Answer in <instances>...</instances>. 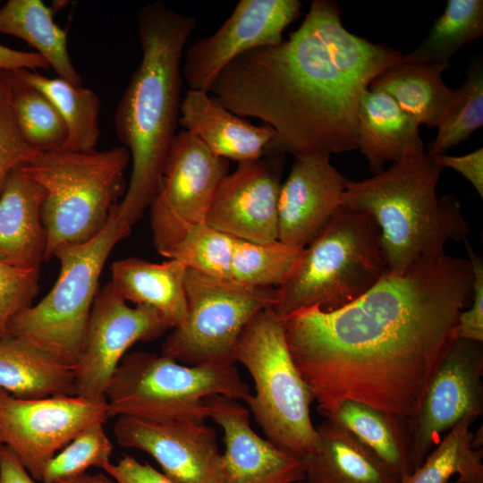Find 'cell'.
Listing matches in <instances>:
<instances>
[{"mask_svg":"<svg viewBox=\"0 0 483 483\" xmlns=\"http://www.w3.org/2000/svg\"><path fill=\"white\" fill-rule=\"evenodd\" d=\"M235 238L206 222L192 227L168 258L182 263L187 269L204 275L232 280V260Z\"/></svg>","mask_w":483,"mask_h":483,"instance_id":"obj_35","label":"cell"},{"mask_svg":"<svg viewBox=\"0 0 483 483\" xmlns=\"http://www.w3.org/2000/svg\"><path fill=\"white\" fill-rule=\"evenodd\" d=\"M345 428L400 479L412 471L408 421L354 401L343 402L323 417Z\"/></svg>","mask_w":483,"mask_h":483,"instance_id":"obj_27","label":"cell"},{"mask_svg":"<svg viewBox=\"0 0 483 483\" xmlns=\"http://www.w3.org/2000/svg\"><path fill=\"white\" fill-rule=\"evenodd\" d=\"M468 258L444 256L404 273L387 270L352 303L299 309L282 319L285 340L318 413L354 401L408 423L473 298Z\"/></svg>","mask_w":483,"mask_h":483,"instance_id":"obj_1","label":"cell"},{"mask_svg":"<svg viewBox=\"0 0 483 483\" xmlns=\"http://www.w3.org/2000/svg\"><path fill=\"white\" fill-rule=\"evenodd\" d=\"M172 329L156 309L131 307L110 283L98 289L92 305L80 354L74 365L75 394L106 398L107 386L131 346L148 342Z\"/></svg>","mask_w":483,"mask_h":483,"instance_id":"obj_13","label":"cell"},{"mask_svg":"<svg viewBox=\"0 0 483 483\" xmlns=\"http://www.w3.org/2000/svg\"><path fill=\"white\" fill-rule=\"evenodd\" d=\"M179 125L216 157L238 163L264 157L275 134L269 125H255L229 111L216 97L191 89L182 99Z\"/></svg>","mask_w":483,"mask_h":483,"instance_id":"obj_20","label":"cell"},{"mask_svg":"<svg viewBox=\"0 0 483 483\" xmlns=\"http://www.w3.org/2000/svg\"><path fill=\"white\" fill-rule=\"evenodd\" d=\"M228 174V160L214 155L188 131L177 133L149 206L153 243L159 254L168 258L192 227L206 222L215 192Z\"/></svg>","mask_w":483,"mask_h":483,"instance_id":"obj_11","label":"cell"},{"mask_svg":"<svg viewBox=\"0 0 483 483\" xmlns=\"http://www.w3.org/2000/svg\"><path fill=\"white\" fill-rule=\"evenodd\" d=\"M456 99L437 125L428 154H445L483 125V66L481 60L468 70L464 83L455 89Z\"/></svg>","mask_w":483,"mask_h":483,"instance_id":"obj_34","label":"cell"},{"mask_svg":"<svg viewBox=\"0 0 483 483\" xmlns=\"http://www.w3.org/2000/svg\"><path fill=\"white\" fill-rule=\"evenodd\" d=\"M298 0H240L210 36L186 51L182 74L191 89L209 93L232 61L256 48L281 42L284 29L297 19Z\"/></svg>","mask_w":483,"mask_h":483,"instance_id":"obj_15","label":"cell"},{"mask_svg":"<svg viewBox=\"0 0 483 483\" xmlns=\"http://www.w3.org/2000/svg\"><path fill=\"white\" fill-rule=\"evenodd\" d=\"M39 270H21L0 263V339L13 318L32 305L39 290Z\"/></svg>","mask_w":483,"mask_h":483,"instance_id":"obj_38","label":"cell"},{"mask_svg":"<svg viewBox=\"0 0 483 483\" xmlns=\"http://www.w3.org/2000/svg\"><path fill=\"white\" fill-rule=\"evenodd\" d=\"M340 5L314 0L281 42L232 61L210 91L229 111L275 131L264 156L339 154L357 149L360 97L402 54L347 30Z\"/></svg>","mask_w":483,"mask_h":483,"instance_id":"obj_2","label":"cell"},{"mask_svg":"<svg viewBox=\"0 0 483 483\" xmlns=\"http://www.w3.org/2000/svg\"><path fill=\"white\" fill-rule=\"evenodd\" d=\"M186 271L176 259L153 263L131 257L112 264L109 283L123 301L156 309L174 328L187 316Z\"/></svg>","mask_w":483,"mask_h":483,"instance_id":"obj_23","label":"cell"},{"mask_svg":"<svg viewBox=\"0 0 483 483\" xmlns=\"http://www.w3.org/2000/svg\"><path fill=\"white\" fill-rule=\"evenodd\" d=\"M130 160L123 146L103 151L61 149L38 153L21 168L45 190V260L60 248L84 243L104 229L126 191L123 174Z\"/></svg>","mask_w":483,"mask_h":483,"instance_id":"obj_6","label":"cell"},{"mask_svg":"<svg viewBox=\"0 0 483 483\" xmlns=\"http://www.w3.org/2000/svg\"><path fill=\"white\" fill-rule=\"evenodd\" d=\"M446 67L399 63L379 73L369 89L390 96L419 126L437 127L456 99L455 89L442 80Z\"/></svg>","mask_w":483,"mask_h":483,"instance_id":"obj_26","label":"cell"},{"mask_svg":"<svg viewBox=\"0 0 483 483\" xmlns=\"http://www.w3.org/2000/svg\"><path fill=\"white\" fill-rule=\"evenodd\" d=\"M434 162L442 167L452 168L465 177L483 197V148H478L463 156L445 154L432 156Z\"/></svg>","mask_w":483,"mask_h":483,"instance_id":"obj_41","label":"cell"},{"mask_svg":"<svg viewBox=\"0 0 483 483\" xmlns=\"http://www.w3.org/2000/svg\"><path fill=\"white\" fill-rule=\"evenodd\" d=\"M54 10L41 0H9L0 8V33L32 46L49 66L75 85H82L69 55L67 33L54 21Z\"/></svg>","mask_w":483,"mask_h":483,"instance_id":"obj_28","label":"cell"},{"mask_svg":"<svg viewBox=\"0 0 483 483\" xmlns=\"http://www.w3.org/2000/svg\"><path fill=\"white\" fill-rule=\"evenodd\" d=\"M103 470L120 483H174L148 463L127 454Z\"/></svg>","mask_w":483,"mask_h":483,"instance_id":"obj_40","label":"cell"},{"mask_svg":"<svg viewBox=\"0 0 483 483\" xmlns=\"http://www.w3.org/2000/svg\"><path fill=\"white\" fill-rule=\"evenodd\" d=\"M196 24V18L162 1L146 4L138 14L142 57L114 113L116 135L132 161L129 184L114 214L129 229L155 198L178 133L182 57Z\"/></svg>","mask_w":483,"mask_h":483,"instance_id":"obj_3","label":"cell"},{"mask_svg":"<svg viewBox=\"0 0 483 483\" xmlns=\"http://www.w3.org/2000/svg\"><path fill=\"white\" fill-rule=\"evenodd\" d=\"M0 389L25 399L75 395L74 366L17 336L0 339Z\"/></svg>","mask_w":483,"mask_h":483,"instance_id":"obj_25","label":"cell"},{"mask_svg":"<svg viewBox=\"0 0 483 483\" xmlns=\"http://www.w3.org/2000/svg\"><path fill=\"white\" fill-rule=\"evenodd\" d=\"M24 139L13 113L4 71H0V196L11 175L37 155Z\"/></svg>","mask_w":483,"mask_h":483,"instance_id":"obj_37","label":"cell"},{"mask_svg":"<svg viewBox=\"0 0 483 483\" xmlns=\"http://www.w3.org/2000/svg\"><path fill=\"white\" fill-rule=\"evenodd\" d=\"M292 483H311V482L309 480H308L307 479H304L298 480V481L292 482Z\"/></svg>","mask_w":483,"mask_h":483,"instance_id":"obj_45","label":"cell"},{"mask_svg":"<svg viewBox=\"0 0 483 483\" xmlns=\"http://www.w3.org/2000/svg\"><path fill=\"white\" fill-rule=\"evenodd\" d=\"M234 360L252 377L255 392L244 402L267 439L304 457L318 438L310 417L314 399L291 356L282 319L271 307L258 312L246 325Z\"/></svg>","mask_w":483,"mask_h":483,"instance_id":"obj_8","label":"cell"},{"mask_svg":"<svg viewBox=\"0 0 483 483\" xmlns=\"http://www.w3.org/2000/svg\"><path fill=\"white\" fill-rule=\"evenodd\" d=\"M302 457L311 483H398L377 457L345 428L325 419Z\"/></svg>","mask_w":483,"mask_h":483,"instance_id":"obj_24","label":"cell"},{"mask_svg":"<svg viewBox=\"0 0 483 483\" xmlns=\"http://www.w3.org/2000/svg\"><path fill=\"white\" fill-rule=\"evenodd\" d=\"M356 148L373 174L384 170L386 161L396 163L424 153L419 125L390 96L369 89L359 104Z\"/></svg>","mask_w":483,"mask_h":483,"instance_id":"obj_22","label":"cell"},{"mask_svg":"<svg viewBox=\"0 0 483 483\" xmlns=\"http://www.w3.org/2000/svg\"><path fill=\"white\" fill-rule=\"evenodd\" d=\"M476 419L473 415L461 419L398 483H448L454 475V483H483L482 428L475 433L470 429Z\"/></svg>","mask_w":483,"mask_h":483,"instance_id":"obj_29","label":"cell"},{"mask_svg":"<svg viewBox=\"0 0 483 483\" xmlns=\"http://www.w3.org/2000/svg\"><path fill=\"white\" fill-rule=\"evenodd\" d=\"M106 398L58 394L15 397L0 389V445L8 447L36 481L50 460L80 432L108 419Z\"/></svg>","mask_w":483,"mask_h":483,"instance_id":"obj_12","label":"cell"},{"mask_svg":"<svg viewBox=\"0 0 483 483\" xmlns=\"http://www.w3.org/2000/svg\"><path fill=\"white\" fill-rule=\"evenodd\" d=\"M185 293L187 316L172 328L161 354L190 366L235 365L242 332L258 312L274 305L276 288L247 286L187 269Z\"/></svg>","mask_w":483,"mask_h":483,"instance_id":"obj_10","label":"cell"},{"mask_svg":"<svg viewBox=\"0 0 483 483\" xmlns=\"http://www.w3.org/2000/svg\"><path fill=\"white\" fill-rule=\"evenodd\" d=\"M12 72L46 96L57 110L68 132L64 149L82 152L95 149L100 136L101 103L93 90L60 77H46L33 70Z\"/></svg>","mask_w":483,"mask_h":483,"instance_id":"obj_30","label":"cell"},{"mask_svg":"<svg viewBox=\"0 0 483 483\" xmlns=\"http://www.w3.org/2000/svg\"><path fill=\"white\" fill-rule=\"evenodd\" d=\"M284 155L238 163L220 182L206 223L235 239L265 243L278 240V199Z\"/></svg>","mask_w":483,"mask_h":483,"instance_id":"obj_17","label":"cell"},{"mask_svg":"<svg viewBox=\"0 0 483 483\" xmlns=\"http://www.w3.org/2000/svg\"><path fill=\"white\" fill-rule=\"evenodd\" d=\"M482 343L454 340L442 360L409 422L410 460L412 470L467 415L483 412Z\"/></svg>","mask_w":483,"mask_h":483,"instance_id":"obj_14","label":"cell"},{"mask_svg":"<svg viewBox=\"0 0 483 483\" xmlns=\"http://www.w3.org/2000/svg\"><path fill=\"white\" fill-rule=\"evenodd\" d=\"M304 249L280 241H234L232 280L252 287L278 288L296 269Z\"/></svg>","mask_w":483,"mask_h":483,"instance_id":"obj_33","label":"cell"},{"mask_svg":"<svg viewBox=\"0 0 483 483\" xmlns=\"http://www.w3.org/2000/svg\"><path fill=\"white\" fill-rule=\"evenodd\" d=\"M483 35L482 0H448L443 13L414 50L402 55L401 63L437 64L446 68L464 45Z\"/></svg>","mask_w":483,"mask_h":483,"instance_id":"obj_31","label":"cell"},{"mask_svg":"<svg viewBox=\"0 0 483 483\" xmlns=\"http://www.w3.org/2000/svg\"><path fill=\"white\" fill-rule=\"evenodd\" d=\"M250 394L235 365L190 366L163 354L137 351L123 357L105 397L109 419L204 423L208 397L245 401Z\"/></svg>","mask_w":483,"mask_h":483,"instance_id":"obj_7","label":"cell"},{"mask_svg":"<svg viewBox=\"0 0 483 483\" xmlns=\"http://www.w3.org/2000/svg\"><path fill=\"white\" fill-rule=\"evenodd\" d=\"M50 68L47 60L37 52L15 50L0 44V70H33Z\"/></svg>","mask_w":483,"mask_h":483,"instance_id":"obj_42","label":"cell"},{"mask_svg":"<svg viewBox=\"0 0 483 483\" xmlns=\"http://www.w3.org/2000/svg\"><path fill=\"white\" fill-rule=\"evenodd\" d=\"M44 199V188L21 169L11 175L0 196V263L39 270L47 250Z\"/></svg>","mask_w":483,"mask_h":483,"instance_id":"obj_21","label":"cell"},{"mask_svg":"<svg viewBox=\"0 0 483 483\" xmlns=\"http://www.w3.org/2000/svg\"><path fill=\"white\" fill-rule=\"evenodd\" d=\"M208 419L224 431V483H292L306 479L302 459L258 435L250 411L239 401L212 395L205 401Z\"/></svg>","mask_w":483,"mask_h":483,"instance_id":"obj_18","label":"cell"},{"mask_svg":"<svg viewBox=\"0 0 483 483\" xmlns=\"http://www.w3.org/2000/svg\"><path fill=\"white\" fill-rule=\"evenodd\" d=\"M1 71V70H0Z\"/></svg>","mask_w":483,"mask_h":483,"instance_id":"obj_47","label":"cell"},{"mask_svg":"<svg viewBox=\"0 0 483 483\" xmlns=\"http://www.w3.org/2000/svg\"><path fill=\"white\" fill-rule=\"evenodd\" d=\"M349 181L328 155L294 157L278 199V241L304 249L326 227Z\"/></svg>","mask_w":483,"mask_h":483,"instance_id":"obj_19","label":"cell"},{"mask_svg":"<svg viewBox=\"0 0 483 483\" xmlns=\"http://www.w3.org/2000/svg\"><path fill=\"white\" fill-rule=\"evenodd\" d=\"M448 483H454V482H453V481H450V482H448Z\"/></svg>","mask_w":483,"mask_h":483,"instance_id":"obj_46","label":"cell"},{"mask_svg":"<svg viewBox=\"0 0 483 483\" xmlns=\"http://www.w3.org/2000/svg\"><path fill=\"white\" fill-rule=\"evenodd\" d=\"M388 270L381 233L367 212L341 206L307 245L271 307L284 319L306 308L330 312L371 289Z\"/></svg>","mask_w":483,"mask_h":483,"instance_id":"obj_5","label":"cell"},{"mask_svg":"<svg viewBox=\"0 0 483 483\" xmlns=\"http://www.w3.org/2000/svg\"><path fill=\"white\" fill-rule=\"evenodd\" d=\"M442 171L424 152L365 180L347 182L341 206L373 217L389 270L404 273L444 256L449 242L468 240L470 225L459 203L450 195H436Z\"/></svg>","mask_w":483,"mask_h":483,"instance_id":"obj_4","label":"cell"},{"mask_svg":"<svg viewBox=\"0 0 483 483\" xmlns=\"http://www.w3.org/2000/svg\"><path fill=\"white\" fill-rule=\"evenodd\" d=\"M10 105L26 141L38 152L64 149L68 132L61 115L40 91L4 71Z\"/></svg>","mask_w":483,"mask_h":483,"instance_id":"obj_32","label":"cell"},{"mask_svg":"<svg viewBox=\"0 0 483 483\" xmlns=\"http://www.w3.org/2000/svg\"><path fill=\"white\" fill-rule=\"evenodd\" d=\"M114 209L96 237L55 252L54 257L60 263L55 285L39 302L13 318L8 334L75 365L83 346L103 267L114 246L131 232L119 222Z\"/></svg>","mask_w":483,"mask_h":483,"instance_id":"obj_9","label":"cell"},{"mask_svg":"<svg viewBox=\"0 0 483 483\" xmlns=\"http://www.w3.org/2000/svg\"><path fill=\"white\" fill-rule=\"evenodd\" d=\"M104 425L88 426L61 449L47 463L41 482L55 483L81 475L89 468L108 465L114 447Z\"/></svg>","mask_w":483,"mask_h":483,"instance_id":"obj_36","label":"cell"},{"mask_svg":"<svg viewBox=\"0 0 483 483\" xmlns=\"http://www.w3.org/2000/svg\"><path fill=\"white\" fill-rule=\"evenodd\" d=\"M55 483H120L108 474L97 473L89 474L83 473L77 477L62 479Z\"/></svg>","mask_w":483,"mask_h":483,"instance_id":"obj_44","label":"cell"},{"mask_svg":"<svg viewBox=\"0 0 483 483\" xmlns=\"http://www.w3.org/2000/svg\"><path fill=\"white\" fill-rule=\"evenodd\" d=\"M466 240L468 259L473 272V298L470 306L463 309L453 329V339L483 342V261Z\"/></svg>","mask_w":483,"mask_h":483,"instance_id":"obj_39","label":"cell"},{"mask_svg":"<svg viewBox=\"0 0 483 483\" xmlns=\"http://www.w3.org/2000/svg\"><path fill=\"white\" fill-rule=\"evenodd\" d=\"M0 483H37L15 454L0 445Z\"/></svg>","mask_w":483,"mask_h":483,"instance_id":"obj_43","label":"cell"},{"mask_svg":"<svg viewBox=\"0 0 483 483\" xmlns=\"http://www.w3.org/2000/svg\"><path fill=\"white\" fill-rule=\"evenodd\" d=\"M114 435L120 446L152 456L174 483H224L217 435L205 422L123 416L114 425Z\"/></svg>","mask_w":483,"mask_h":483,"instance_id":"obj_16","label":"cell"}]
</instances>
